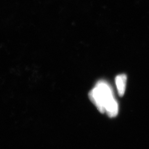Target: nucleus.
Instances as JSON below:
<instances>
[{
	"mask_svg": "<svg viewBox=\"0 0 149 149\" xmlns=\"http://www.w3.org/2000/svg\"><path fill=\"white\" fill-rule=\"evenodd\" d=\"M91 101L102 113H106L108 117H116L119 106L111 87L104 81H98L89 93Z\"/></svg>",
	"mask_w": 149,
	"mask_h": 149,
	"instance_id": "f257e3e1",
	"label": "nucleus"
},
{
	"mask_svg": "<svg viewBox=\"0 0 149 149\" xmlns=\"http://www.w3.org/2000/svg\"><path fill=\"white\" fill-rule=\"evenodd\" d=\"M127 77L125 74L118 75L116 78V84L117 89L118 93L120 96H123L126 89Z\"/></svg>",
	"mask_w": 149,
	"mask_h": 149,
	"instance_id": "f03ea898",
	"label": "nucleus"
}]
</instances>
